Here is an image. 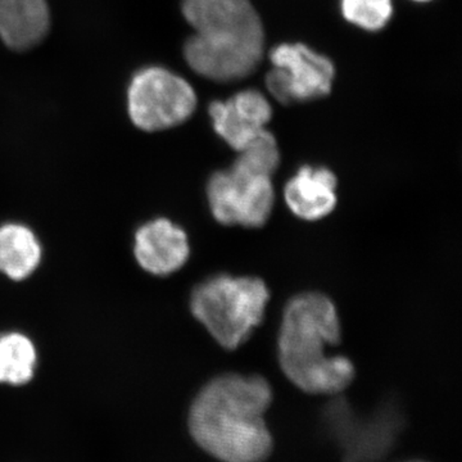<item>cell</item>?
<instances>
[{
    "label": "cell",
    "instance_id": "obj_1",
    "mask_svg": "<svg viewBox=\"0 0 462 462\" xmlns=\"http://www.w3.org/2000/svg\"><path fill=\"white\" fill-rule=\"evenodd\" d=\"M272 402V387L261 376H217L191 404V436L221 462L266 461L273 452V437L264 413Z\"/></svg>",
    "mask_w": 462,
    "mask_h": 462
},
{
    "label": "cell",
    "instance_id": "obj_2",
    "mask_svg": "<svg viewBox=\"0 0 462 462\" xmlns=\"http://www.w3.org/2000/svg\"><path fill=\"white\" fill-rule=\"evenodd\" d=\"M340 342V321L333 300L318 291L291 298L279 331V363L296 387L311 394H337L355 378L349 358L329 355Z\"/></svg>",
    "mask_w": 462,
    "mask_h": 462
},
{
    "label": "cell",
    "instance_id": "obj_3",
    "mask_svg": "<svg viewBox=\"0 0 462 462\" xmlns=\"http://www.w3.org/2000/svg\"><path fill=\"white\" fill-rule=\"evenodd\" d=\"M182 14L196 30L184 56L197 74L218 83L247 78L264 53L263 21L249 0H182Z\"/></svg>",
    "mask_w": 462,
    "mask_h": 462
},
{
    "label": "cell",
    "instance_id": "obj_4",
    "mask_svg": "<svg viewBox=\"0 0 462 462\" xmlns=\"http://www.w3.org/2000/svg\"><path fill=\"white\" fill-rule=\"evenodd\" d=\"M238 153L230 169L209 179V208L216 220L227 226L261 227L275 203L273 175L281 162L278 142L266 130Z\"/></svg>",
    "mask_w": 462,
    "mask_h": 462
},
{
    "label": "cell",
    "instance_id": "obj_5",
    "mask_svg": "<svg viewBox=\"0 0 462 462\" xmlns=\"http://www.w3.org/2000/svg\"><path fill=\"white\" fill-rule=\"evenodd\" d=\"M269 300L261 279L221 273L194 289L190 310L212 338L231 351L245 345L263 322Z\"/></svg>",
    "mask_w": 462,
    "mask_h": 462
},
{
    "label": "cell",
    "instance_id": "obj_6",
    "mask_svg": "<svg viewBox=\"0 0 462 462\" xmlns=\"http://www.w3.org/2000/svg\"><path fill=\"white\" fill-rule=\"evenodd\" d=\"M197 94L180 76L161 67L143 69L129 88V115L139 129L160 132L193 115Z\"/></svg>",
    "mask_w": 462,
    "mask_h": 462
},
{
    "label": "cell",
    "instance_id": "obj_7",
    "mask_svg": "<svg viewBox=\"0 0 462 462\" xmlns=\"http://www.w3.org/2000/svg\"><path fill=\"white\" fill-rule=\"evenodd\" d=\"M270 60L273 69L266 75V88L282 105L329 96L336 76L329 58L297 42L273 48Z\"/></svg>",
    "mask_w": 462,
    "mask_h": 462
},
{
    "label": "cell",
    "instance_id": "obj_8",
    "mask_svg": "<svg viewBox=\"0 0 462 462\" xmlns=\"http://www.w3.org/2000/svg\"><path fill=\"white\" fill-rule=\"evenodd\" d=\"M208 111L215 132L236 152L260 138L273 117L269 100L254 89L239 91L226 100H216Z\"/></svg>",
    "mask_w": 462,
    "mask_h": 462
},
{
    "label": "cell",
    "instance_id": "obj_9",
    "mask_svg": "<svg viewBox=\"0 0 462 462\" xmlns=\"http://www.w3.org/2000/svg\"><path fill=\"white\" fill-rule=\"evenodd\" d=\"M134 252L145 272L170 275L187 263L190 248L181 227L167 218H157L136 231Z\"/></svg>",
    "mask_w": 462,
    "mask_h": 462
},
{
    "label": "cell",
    "instance_id": "obj_10",
    "mask_svg": "<svg viewBox=\"0 0 462 462\" xmlns=\"http://www.w3.org/2000/svg\"><path fill=\"white\" fill-rule=\"evenodd\" d=\"M337 184L336 175L327 167H300L285 184V203L291 214L302 220H321L338 202Z\"/></svg>",
    "mask_w": 462,
    "mask_h": 462
},
{
    "label": "cell",
    "instance_id": "obj_11",
    "mask_svg": "<svg viewBox=\"0 0 462 462\" xmlns=\"http://www.w3.org/2000/svg\"><path fill=\"white\" fill-rule=\"evenodd\" d=\"M50 25L45 0H0V38L11 50L32 48L44 39Z\"/></svg>",
    "mask_w": 462,
    "mask_h": 462
},
{
    "label": "cell",
    "instance_id": "obj_12",
    "mask_svg": "<svg viewBox=\"0 0 462 462\" xmlns=\"http://www.w3.org/2000/svg\"><path fill=\"white\" fill-rule=\"evenodd\" d=\"M42 260V245L35 234L21 224L0 226V272L14 281L29 278Z\"/></svg>",
    "mask_w": 462,
    "mask_h": 462
},
{
    "label": "cell",
    "instance_id": "obj_13",
    "mask_svg": "<svg viewBox=\"0 0 462 462\" xmlns=\"http://www.w3.org/2000/svg\"><path fill=\"white\" fill-rule=\"evenodd\" d=\"M36 351L32 340L20 333L0 336V383L23 385L33 376Z\"/></svg>",
    "mask_w": 462,
    "mask_h": 462
},
{
    "label": "cell",
    "instance_id": "obj_14",
    "mask_svg": "<svg viewBox=\"0 0 462 462\" xmlns=\"http://www.w3.org/2000/svg\"><path fill=\"white\" fill-rule=\"evenodd\" d=\"M342 14L348 23L367 32H378L393 14L392 0H342Z\"/></svg>",
    "mask_w": 462,
    "mask_h": 462
},
{
    "label": "cell",
    "instance_id": "obj_15",
    "mask_svg": "<svg viewBox=\"0 0 462 462\" xmlns=\"http://www.w3.org/2000/svg\"><path fill=\"white\" fill-rule=\"evenodd\" d=\"M415 2H430V0H415Z\"/></svg>",
    "mask_w": 462,
    "mask_h": 462
},
{
    "label": "cell",
    "instance_id": "obj_16",
    "mask_svg": "<svg viewBox=\"0 0 462 462\" xmlns=\"http://www.w3.org/2000/svg\"><path fill=\"white\" fill-rule=\"evenodd\" d=\"M410 462H421V461H410Z\"/></svg>",
    "mask_w": 462,
    "mask_h": 462
}]
</instances>
